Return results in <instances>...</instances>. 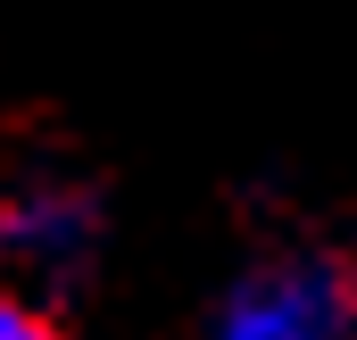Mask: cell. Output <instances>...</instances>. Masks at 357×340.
I'll use <instances>...</instances> for the list:
<instances>
[{
	"label": "cell",
	"mask_w": 357,
	"mask_h": 340,
	"mask_svg": "<svg viewBox=\"0 0 357 340\" xmlns=\"http://www.w3.org/2000/svg\"><path fill=\"white\" fill-rule=\"evenodd\" d=\"M0 340H59L50 316H42V299L17 291V282H0Z\"/></svg>",
	"instance_id": "cell-3"
},
{
	"label": "cell",
	"mask_w": 357,
	"mask_h": 340,
	"mask_svg": "<svg viewBox=\"0 0 357 340\" xmlns=\"http://www.w3.org/2000/svg\"><path fill=\"white\" fill-rule=\"evenodd\" d=\"M108 249V208L75 174H33L0 191V265L17 291H75Z\"/></svg>",
	"instance_id": "cell-2"
},
{
	"label": "cell",
	"mask_w": 357,
	"mask_h": 340,
	"mask_svg": "<svg viewBox=\"0 0 357 340\" xmlns=\"http://www.w3.org/2000/svg\"><path fill=\"white\" fill-rule=\"evenodd\" d=\"M199 340H357V257L341 249L250 257L208 299Z\"/></svg>",
	"instance_id": "cell-1"
}]
</instances>
